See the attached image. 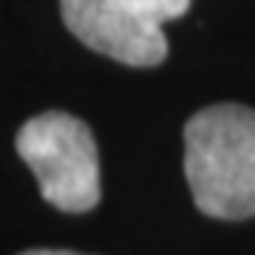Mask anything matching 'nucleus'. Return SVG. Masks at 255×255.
Segmentation results:
<instances>
[{"mask_svg": "<svg viewBox=\"0 0 255 255\" xmlns=\"http://www.w3.org/2000/svg\"><path fill=\"white\" fill-rule=\"evenodd\" d=\"M184 176L196 207L210 219L255 216V111L221 102L184 125Z\"/></svg>", "mask_w": 255, "mask_h": 255, "instance_id": "nucleus-1", "label": "nucleus"}, {"mask_svg": "<svg viewBox=\"0 0 255 255\" xmlns=\"http://www.w3.org/2000/svg\"><path fill=\"white\" fill-rule=\"evenodd\" d=\"M193 0H60L68 31L88 48L136 68L167 57L164 23L182 17Z\"/></svg>", "mask_w": 255, "mask_h": 255, "instance_id": "nucleus-3", "label": "nucleus"}, {"mask_svg": "<svg viewBox=\"0 0 255 255\" xmlns=\"http://www.w3.org/2000/svg\"><path fill=\"white\" fill-rule=\"evenodd\" d=\"M20 255H80V253H71V250H26Z\"/></svg>", "mask_w": 255, "mask_h": 255, "instance_id": "nucleus-4", "label": "nucleus"}, {"mask_svg": "<svg viewBox=\"0 0 255 255\" xmlns=\"http://www.w3.org/2000/svg\"><path fill=\"white\" fill-rule=\"evenodd\" d=\"M43 199L63 213H88L100 204V156L91 128L65 111L28 119L14 139Z\"/></svg>", "mask_w": 255, "mask_h": 255, "instance_id": "nucleus-2", "label": "nucleus"}]
</instances>
